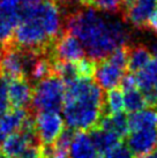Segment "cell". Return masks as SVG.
Listing matches in <instances>:
<instances>
[{
    "label": "cell",
    "instance_id": "cell-1",
    "mask_svg": "<svg viewBox=\"0 0 157 158\" xmlns=\"http://www.w3.org/2000/svg\"><path fill=\"white\" fill-rule=\"evenodd\" d=\"M67 31L75 36L90 60H103L129 40L126 26L95 8L80 9L67 19Z\"/></svg>",
    "mask_w": 157,
    "mask_h": 158
},
{
    "label": "cell",
    "instance_id": "cell-2",
    "mask_svg": "<svg viewBox=\"0 0 157 158\" xmlns=\"http://www.w3.org/2000/svg\"><path fill=\"white\" fill-rule=\"evenodd\" d=\"M20 21L14 34V46L35 53L45 52L60 34L62 18L54 0H42L36 7L20 10Z\"/></svg>",
    "mask_w": 157,
    "mask_h": 158
},
{
    "label": "cell",
    "instance_id": "cell-3",
    "mask_svg": "<svg viewBox=\"0 0 157 158\" xmlns=\"http://www.w3.org/2000/svg\"><path fill=\"white\" fill-rule=\"evenodd\" d=\"M103 105V92L97 83L91 79H78L66 85L64 121L73 132L92 129L102 118Z\"/></svg>",
    "mask_w": 157,
    "mask_h": 158
},
{
    "label": "cell",
    "instance_id": "cell-4",
    "mask_svg": "<svg viewBox=\"0 0 157 158\" xmlns=\"http://www.w3.org/2000/svg\"><path fill=\"white\" fill-rule=\"evenodd\" d=\"M66 85L57 75H50L37 82L31 104L37 112H59L65 101Z\"/></svg>",
    "mask_w": 157,
    "mask_h": 158
},
{
    "label": "cell",
    "instance_id": "cell-5",
    "mask_svg": "<svg viewBox=\"0 0 157 158\" xmlns=\"http://www.w3.org/2000/svg\"><path fill=\"white\" fill-rule=\"evenodd\" d=\"M38 58V53L21 50L15 46L6 48L1 64V75L7 80L26 79Z\"/></svg>",
    "mask_w": 157,
    "mask_h": 158
},
{
    "label": "cell",
    "instance_id": "cell-6",
    "mask_svg": "<svg viewBox=\"0 0 157 158\" xmlns=\"http://www.w3.org/2000/svg\"><path fill=\"white\" fill-rule=\"evenodd\" d=\"M65 121L59 112H37L34 127L37 139L44 147L53 145L64 132Z\"/></svg>",
    "mask_w": 157,
    "mask_h": 158
},
{
    "label": "cell",
    "instance_id": "cell-7",
    "mask_svg": "<svg viewBox=\"0 0 157 158\" xmlns=\"http://www.w3.org/2000/svg\"><path fill=\"white\" fill-rule=\"evenodd\" d=\"M37 135L34 127V119L30 118L21 131L8 135L1 143L2 152L6 158H21L26 150L37 144Z\"/></svg>",
    "mask_w": 157,
    "mask_h": 158
},
{
    "label": "cell",
    "instance_id": "cell-8",
    "mask_svg": "<svg viewBox=\"0 0 157 158\" xmlns=\"http://www.w3.org/2000/svg\"><path fill=\"white\" fill-rule=\"evenodd\" d=\"M86 51L81 42L70 32L62 34L54 42L53 60L60 62H78L84 58Z\"/></svg>",
    "mask_w": 157,
    "mask_h": 158
},
{
    "label": "cell",
    "instance_id": "cell-9",
    "mask_svg": "<svg viewBox=\"0 0 157 158\" xmlns=\"http://www.w3.org/2000/svg\"><path fill=\"white\" fill-rule=\"evenodd\" d=\"M136 80V87L143 95L147 104L157 106V59L153 58L143 69L133 74Z\"/></svg>",
    "mask_w": 157,
    "mask_h": 158
},
{
    "label": "cell",
    "instance_id": "cell-10",
    "mask_svg": "<svg viewBox=\"0 0 157 158\" xmlns=\"http://www.w3.org/2000/svg\"><path fill=\"white\" fill-rule=\"evenodd\" d=\"M156 5L157 0H124L125 19L134 27H147Z\"/></svg>",
    "mask_w": 157,
    "mask_h": 158
},
{
    "label": "cell",
    "instance_id": "cell-11",
    "mask_svg": "<svg viewBox=\"0 0 157 158\" xmlns=\"http://www.w3.org/2000/svg\"><path fill=\"white\" fill-rule=\"evenodd\" d=\"M125 68L111 61L109 58H105L96 66L95 69V77L97 81V85L104 90H112L116 89L121 83L124 77Z\"/></svg>",
    "mask_w": 157,
    "mask_h": 158
},
{
    "label": "cell",
    "instance_id": "cell-12",
    "mask_svg": "<svg viewBox=\"0 0 157 158\" xmlns=\"http://www.w3.org/2000/svg\"><path fill=\"white\" fill-rule=\"evenodd\" d=\"M157 128L131 132L127 137V149L136 157H142L156 149Z\"/></svg>",
    "mask_w": 157,
    "mask_h": 158
},
{
    "label": "cell",
    "instance_id": "cell-13",
    "mask_svg": "<svg viewBox=\"0 0 157 158\" xmlns=\"http://www.w3.org/2000/svg\"><path fill=\"white\" fill-rule=\"evenodd\" d=\"M20 21L19 6L0 2V45L7 46L13 40Z\"/></svg>",
    "mask_w": 157,
    "mask_h": 158
},
{
    "label": "cell",
    "instance_id": "cell-14",
    "mask_svg": "<svg viewBox=\"0 0 157 158\" xmlns=\"http://www.w3.org/2000/svg\"><path fill=\"white\" fill-rule=\"evenodd\" d=\"M34 89L27 79L8 80V99L14 109H24L31 103Z\"/></svg>",
    "mask_w": 157,
    "mask_h": 158
},
{
    "label": "cell",
    "instance_id": "cell-15",
    "mask_svg": "<svg viewBox=\"0 0 157 158\" xmlns=\"http://www.w3.org/2000/svg\"><path fill=\"white\" fill-rule=\"evenodd\" d=\"M30 114L26 109H13L0 117V137L4 141L13 133L21 131L22 127L30 119Z\"/></svg>",
    "mask_w": 157,
    "mask_h": 158
},
{
    "label": "cell",
    "instance_id": "cell-16",
    "mask_svg": "<svg viewBox=\"0 0 157 158\" xmlns=\"http://www.w3.org/2000/svg\"><path fill=\"white\" fill-rule=\"evenodd\" d=\"M90 135L86 132H76L68 148V158H100Z\"/></svg>",
    "mask_w": 157,
    "mask_h": 158
},
{
    "label": "cell",
    "instance_id": "cell-17",
    "mask_svg": "<svg viewBox=\"0 0 157 158\" xmlns=\"http://www.w3.org/2000/svg\"><path fill=\"white\" fill-rule=\"evenodd\" d=\"M128 128L131 132L157 128V111L154 109H143L131 113L128 117Z\"/></svg>",
    "mask_w": 157,
    "mask_h": 158
},
{
    "label": "cell",
    "instance_id": "cell-18",
    "mask_svg": "<svg viewBox=\"0 0 157 158\" xmlns=\"http://www.w3.org/2000/svg\"><path fill=\"white\" fill-rule=\"evenodd\" d=\"M94 144L96 147L98 154H106L110 150L114 149L116 147L120 144V137H118L116 134L104 131L100 127H95L89 133Z\"/></svg>",
    "mask_w": 157,
    "mask_h": 158
},
{
    "label": "cell",
    "instance_id": "cell-19",
    "mask_svg": "<svg viewBox=\"0 0 157 158\" xmlns=\"http://www.w3.org/2000/svg\"><path fill=\"white\" fill-rule=\"evenodd\" d=\"M97 127L102 128L104 131H108L110 133H113L118 137L121 139L128 133V117L122 113L111 114V115H105L102 117Z\"/></svg>",
    "mask_w": 157,
    "mask_h": 158
},
{
    "label": "cell",
    "instance_id": "cell-20",
    "mask_svg": "<svg viewBox=\"0 0 157 158\" xmlns=\"http://www.w3.org/2000/svg\"><path fill=\"white\" fill-rule=\"evenodd\" d=\"M153 60V56L146 46H135L128 50L127 68L131 74H136Z\"/></svg>",
    "mask_w": 157,
    "mask_h": 158
},
{
    "label": "cell",
    "instance_id": "cell-21",
    "mask_svg": "<svg viewBox=\"0 0 157 158\" xmlns=\"http://www.w3.org/2000/svg\"><path fill=\"white\" fill-rule=\"evenodd\" d=\"M125 109L124 105V92L121 89H112L109 90L106 94V98L104 101L103 110H105L108 115L111 114H118L121 113Z\"/></svg>",
    "mask_w": 157,
    "mask_h": 158
},
{
    "label": "cell",
    "instance_id": "cell-22",
    "mask_svg": "<svg viewBox=\"0 0 157 158\" xmlns=\"http://www.w3.org/2000/svg\"><path fill=\"white\" fill-rule=\"evenodd\" d=\"M53 66H54V60L49 59V58H37L34 66L30 70V76L32 80L37 82L42 80L46 79L48 76L53 74Z\"/></svg>",
    "mask_w": 157,
    "mask_h": 158
},
{
    "label": "cell",
    "instance_id": "cell-23",
    "mask_svg": "<svg viewBox=\"0 0 157 158\" xmlns=\"http://www.w3.org/2000/svg\"><path fill=\"white\" fill-rule=\"evenodd\" d=\"M122 92H124V105L128 112L131 113L138 112L140 110H143L144 106L147 105L143 95L138 88Z\"/></svg>",
    "mask_w": 157,
    "mask_h": 158
},
{
    "label": "cell",
    "instance_id": "cell-24",
    "mask_svg": "<svg viewBox=\"0 0 157 158\" xmlns=\"http://www.w3.org/2000/svg\"><path fill=\"white\" fill-rule=\"evenodd\" d=\"M8 99V80L0 75V117L9 111Z\"/></svg>",
    "mask_w": 157,
    "mask_h": 158
},
{
    "label": "cell",
    "instance_id": "cell-25",
    "mask_svg": "<svg viewBox=\"0 0 157 158\" xmlns=\"http://www.w3.org/2000/svg\"><path fill=\"white\" fill-rule=\"evenodd\" d=\"M95 4L100 10L116 13L124 4V0H95Z\"/></svg>",
    "mask_w": 157,
    "mask_h": 158
},
{
    "label": "cell",
    "instance_id": "cell-26",
    "mask_svg": "<svg viewBox=\"0 0 157 158\" xmlns=\"http://www.w3.org/2000/svg\"><path fill=\"white\" fill-rule=\"evenodd\" d=\"M100 158H133V155L127 149V147L119 144L114 149L110 150L109 152L104 154Z\"/></svg>",
    "mask_w": 157,
    "mask_h": 158
},
{
    "label": "cell",
    "instance_id": "cell-27",
    "mask_svg": "<svg viewBox=\"0 0 157 158\" xmlns=\"http://www.w3.org/2000/svg\"><path fill=\"white\" fill-rule=\"evenodd\" d=\"M147 27H148L149 29L154 30L155 32H157V5H156V7H155V9H154V12H153V14H151V16H150V19H149L148 26Z\"/></svg>",
    "mask_w": 157,
    "mask_h": 158
},
{
    "label": "cell",
    "instance_id": "cell-28",
    "mask_svg": "<svg viewBox=\"0 0 157 158\" xmlns=\"http://www.w3.org/2000/svg\"><path fill=\"white\" fill-rule=\"evenodd\" d=\"M67 1H70L76 5H82V6H90L95 2V0H67Z\"/></svg>",
    "mask_w": 157,
    "mask_h": 158
},
{
    "label": "cell",
    "instance_id": "cell-29",
    "mask_svg": "<svg viewBox=\"0 0 157 158\" xmlns=\"http://www.w3.org/2000/svg\"><path fill=\"white\" fill-rule=\"evenodd\" d=\"M149 51H150V53H151V56H154V58L157 59V42H155V43L151 44Z\"/></svg>",
    "mask_w": 157,
    "mask_h": 158
},
{
    "label": "cell",
    "instance_id": "cell-30",
    "mask_svg": "<svg viewBox=\"0 0 157 158\" xmlns=\"http://www.w3.org/2000/svg\"><path fill=\"white\" fill-rule=\"evenodd\" d=\"M139 158H157V148L156 149H154L151 152H149V154L144 155V156L139 157Z\"/></svg>",
    "mask_w": 157,
    "mask_h": 158
},
{
    "label": "cell",
    "instance_id": "cell-31",
    "mask_svg": "<svg viewBox=\"0 0 157 158\" xmlns=\"http://www.w3.org/2000/svg\"><path fill=\"white\" fill-rule=\"evenodd\" d=\"M2 58H4V52L0 48V73H1V64H2Z\"/></svg>",
    "mask_w": 157,
    "mask_h": 158
},
{
    "label": "cell",
    "instance_id": "cell-32",
    "mask_svg": "<svg viewBox=\"0 0 157 158\" xmlns=\"http://www.w3.org/2000/svg\"><path fill=\"white\" fill-rule=\"evenodd\" d=\"M0 158H6V157H5V156L2 154H0Z\"/></svg>",
    "mask_w": 157,
    "mask_h": 158
},
{
    "label": "cell",
    "instance_id": "cell-33",
    "mask_svg": "<svg viewBox=\"0 0 157 158\" xmlns=\"http://www.w3.org/2000/svg\"><path fill=\"white\" fill-rule=\"evenodd\" d=\"M0 143H2V140H1V137H0Z\"/></svg>",
    "mask_w": 157,
    "mask_h": 158
},
{
    "label": "cell",
    "instance_id": "cell-34",
    "mask_svg": "<svg viewBox=\"0 0 157 158\" xmlns=\"http://www.w3.org/2000/svg\"><path fill=\"white\" fill-rule=\"evenodd\" d=\"M42 158H43V157H42Z\"/></svg>",
    "mask_w": 157,
    "mask_h": 158
}]
</instances>
